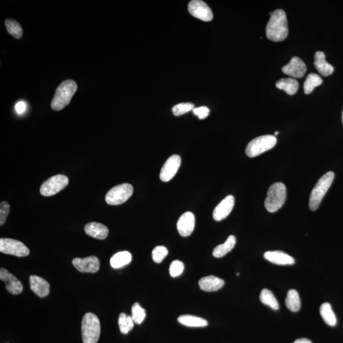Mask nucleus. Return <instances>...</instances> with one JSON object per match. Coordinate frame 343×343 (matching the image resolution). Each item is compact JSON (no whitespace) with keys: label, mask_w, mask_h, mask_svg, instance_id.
I'll list each match as a JSON object with an SVG mask.
<instances>
[{"label":"nucleus","mask_w":343,"mask_h":343,"mask_svg":"<svg viewBox=\"0 0 343 343\" xmlns=\"http://www.w3.org/2000/svg\"><path fill=\"white\" fill-rule=\"evenodd\" d=\"M314 66L318 73L323 77L333 74L334 67L331 64L328 63L326 60L325 53L321 51L315 53L314 56Z\"/></svg>","instance_id":"21"},{"label":"nucleus","mask_w":343,"mask_h":343,"mask_svg":"<svg viewBox=\"0 0 343 343\" xmlns=\"http://www.w3.org/2000/svg\"><path fill=\"white\" fill-rule=\"evenodd\" d=\"M132 261L131 254L128 251H121L116 253L110 259V264L115 269L120 268L131 263Z\"/></svg>","instance_id":"25"},{"label":"nucleus","mask_w":343,"mask_h":343,"mask_svg":"<svg viewBox=\"0 0 343 343\" xmlns=\"http://www.w3.org/2000/svg\"><path fill=\"white\" fill-rule=\"evenodd\" d=\"M342 122L343 124V110H342Z\"/></svg>","instance_id":"41"},{"label":"nucleus","mask_w":343,"mask_h":343,"mask_svg":"<svg viewBox=\"0 0 343 343\" xmlns=\"http://www.w3.org/2000/svg\"><path fill=\"white\" fill-rule=\"evenodd\" d=\"M278 134H279V132H275V136H277Z\"/></svg>","instance_id":"40"},{"label":"nucleus","mask_w":343,"mask_h":343,"mask_svg":"<svg viewBox=\"0 0 343 343\" xmlns=\"http://www.w3.org/2000/svg\"><path fill=\"white\" fill-rule=\"evenodd\" d=\"M133 186L128 183L115 186L108 191L106 198V203L111 205H118L125 203L133 194Z\"/></svg>","instance_id":"7"},{"label":"nucleus","mask_w":343,"mask_h":343,"mask_svg":"<svg viewBox=\"0 0 343 343\" xmlns=\"http://www.w3.org/2000/svg\"><path fill=\"white\" fill-rule=\"evenodd\" d=\"M264 257L270 263L278 265H293L295 263L293 257L280 250L268 251L264 253Z\"/></svg>","instance_id":"18"},{"label":"nucleus","mask_w":343,"mask_h":343,"mask_svg":"<svg viewBox=\"0 0 343 343\" xmlns=\"http://www.w3.org/2000/svg\"><path fill=\"white\" fill-rule=\"evenodd\" d=\"M276 86L280 90L284 91L288 95L293 96L299 88V83L294 78H282L276 83Z\"/></svg>","instance_id":"24"},{"label":"nucleus","mask_w":343,"mask_h":343,"mask_svg":"<svg viewBox=\"0 0 343 343\" xmlns=\"http://www.w3.org/2000/svg\"><path fill=\"white\" fill-rule=\"evenodd\" d=\"M177 320L182 325L190 328H205L208 326V322L204 318L193 315H182L178 318Z\"/></svg>","instance_id":"23"},{"label":"nucleus","mask_w":343,"mask_h":343,"mask_svg":"<svg viewBox=\"0 0 343 343\" xmlns=\"http://www.w3.org/2000/svg\"><path fill=\"white\" fill-rule=\"evenodd\" d=\"M184 269H185V265H184L183 262L175 260L172 262L171 266H170V275L174 278L179 277L183 274Z\"/></svg>","instance_id":"35"},{"label":"nucleus","mask_w":343,"mask_h":343,"mask_svg":"<svg viewBox=\"0 0 343 343\" xmlns=\"http://www.w3.org/2000/svg\"><path fill=\"white\" fill-rule=\"evenodd\" d=\"M287 190L284 184L275 183L270 186L264 202L267 210L271 213L277 212L285 204Z\"/></svg>","instance_id":"4"},{"label":"nucleus","mask_w":343,"mask_h":343,"mask_svg":"<svg viewBox=\"0 0 343 343\" xmlns=\"http://www.w3.org/2000/svg\"><path fill=\"white\" fill-rule=\"evenodd\" d=\"M0 280L5 283L7 291L13 295H17L23 291V285L21 281L6 269L2 268L0 269Z\"/></svg>","instance_id":"13"},{"label":"nucleus","mask_w":343,"mask_h":343,"mask_svg":"<svg viewBox=\"0 0 343 343\" xmlns=\"http://www.w3.org/2000/svg\"><path fill=\"white\" fill-rule=\"evenodd\" d=\"M259 298H260L262 303L271 308L273 310H279V302H278L274 293H273L271 291L267 290V288H264V290H262L261 292Z\"/></svg>","instance_id":"28"},{"label":"nucleus","mask_w":343,"mask_h":343,"mask_svg":"<svg viewBox=\"0 0 343 343\" xmlns=\"http://www.w3.org/2000/svg\"><path fill=\"white\" fill-rule=\"evenodd\" d=\"M29 285L31 290L40 298H45L50 293V284L47 280L37 275L29 277Z\"/></svg>","instance_id":"17"},{"label":"nucleus","mask_w":343,"mask_h":343,"mask_svg":"<svg viewBox=\"0 0 343 343\" xmlns=\"http://www.w3.org/2000/svg\"><path fill=\"white\" fill-rule=\"evenodd\" d=\"M266 37L272 41H283L288 36L287 16L282 9L272 13L266 28Z\"/></svg>","instance_id":"1"},{"label":"nucleus","mask_w":343,"mask_h":343,"mask_svg":"<svg viewBox=\"0 0 343 343\" xmlns=\"http://www.w3.org/2000/svg\"><path fill=\"white\" fill-rule=\"evenodd\" d=\"M193 112L194 114L197 116L200 120H204V119L206 118L209 115L210 113L209 108L206 106L194 108Z\"/></svg>","instance_id":"37"},{"label":"nucleus","mask_w":343,"mask_h":343,"mask_svg":"<svg viewBox=\"0 0 343 343\" xmlns=\"http://www.w3.org/2000/svg\"><path fill=\"white\" fill-rule=\"evenodd\" d=\"M276 137L272 135H265L256 137L248 143L245 153L248 157L253 158L272 149L276 145Z\"/></svg>","instance_id":"6"},{"label":"nucleus","mask_w":343,"mask_h":343,"mask_svg":"<svg viewBox=\"0 0 343 343\" xmlns=\"http://www.w3.org/2000/svg\"><path fill=\"white\" fill-rule=\"evenodd\" d=\"M135 323L131 316L121 313L119 315L118 326L121 333L127 334L134 328Z\"/></svg>","instance_id":"30"},{"label":"nucleus","mask_w":343,"mask_h":343,"mask_svg":"<svg viewBox=\"0 0 343 343\" xmlns=\"http://www.w3.org/2000/svg\"><path fill=\"white\" fill-rule=\"evenodd\" d=\"M194 108V104L186 102V103H180L175 105L172 107V113L176 117L185 114L186 113L191 112Z\"/></svg>","instance_id":"33"},{"label":"nucleus","mask_w":343,"mask_h":343,"mask_svg":"<svg viewBox=\"0 0 343 343\" xmlns=\"http://www.w3.org/2000/svg\"><path fill=\"white\" fill-rule=\"evenodd\" d=\"M198 285L202 291L214 292L220 290L225 285V281L214 275L202 278L199 280Z\"/></svg>","instance_id":"19"},{"label":"nucleus","mask_w":343,"mask_h":343,"mask_svg":"<svg viewBox=\"0 0 343 343\" xmlns=\"http://www.w3.org/2000/svg\"><path fill=\"white\" fill-rule=\"evenodd\" d=\"M9 211L10 205L7 202H2L0 204V225L3 226L6 222Z\"/></svg>","instance_id":"36"},{"label":"nucleus","mask_w":343,"mask_h":343,"mask_svg":"<svg viewBox=\"0 0 343 343\" xmlns=\"http://www.w3.org/2000/svg\"><path fill=\"white\" fill-rule=\"evenodd\" d=\"M306 71V66L298 57H294L287 65L282 67L283 74L295 78H301Z\"/></svg>","instance_id":"14"},{"label":"nucleus","mask_w":343,"mask_h":343,"mask_svg":"<svg viewBox=\"0 0 343 343\" xmlns=\"http://www.w3.org/2000/svg\"><path fill=\"white\" fill-rule=\"evenodd\" d=\"M195 226V217L192 212H186L180 216L177 223L178 232L184 237L190 236Z\"/></svg>","instance_id":"16"},{"label":"nucleus","mask_w":343,"mask_h":343,"mask_svg":"<svg viewBox=\"0 0 343 343\" xmlns=\"http://www.w3.org/2000/svg\"><path fill=\"white\" fill-rule=\"evenodd\" d=\"M131 317L135 323L141 324L147 317V312L138 302H136L132 307Z\"/></svg>","instance_id":"32"},{"label":"nucleus","mask_w":343,"mask_h":343,"mask_svg":"<svg viewBox=\"0 0 343 343\" xmlns=\"http://www.w3.org/2000/svg\"><path fill=\"white\" fill-rule=\"evenodd\" d=\"M101 334V325L98 317L87 313L83 317L82 334L83 343H97Z\"/></svg>","instance_id":"5"},{"label":"nucleus","mask_w":343,"mask_h":343,"mask_svg":"<svg viewBox=\"0 0 343 343\" xmlns=\"http://www.w3.org/2000/svg\"><path fill=\"white\" fill-rule=\"evenodd\" d=\"M234 205V198L233 196L228 195L225 197L222 201L215 207L213 212V218L216 221H221L225 220L233 210Z\"/></svg>","instance_id":"15"},{"label":"nucleus","mask_w":343,"mask_h":343,"mask_svg":"<svg viewBox=\"0 0 343 343\" xmlns=\"http://www.w3.org/2000/svg\"><path fill=\"white\" fill-rule=\"evenodd\" d=\"M188 11L193 17L205 22L213 20V13L206 3L201 0H192L188 4Z\"/></svg>","instance_id":"10"},{"label":"nucleus","mask_w":343,"mask_h":343,"mask_svg":"<svg viewBox=\"0 0 343 343\" xmlns=\"http://www.w3.org/2000/svg\"><path fill=\"white\" fill-rule=\"evenodd\" d=\"M84 229L86 234L99 240L106 239L109 233L107 227L99 223L92 222L86 224Z\"/></svg>","instance_id":"20"},{"label":"nucleus","mask_w":343,"mask_h":343,"mask_svg":"<svg viewBox=\"0 0 343 343\" xmlns=\"http://www.w3.org/2000/svg\"><path fill=\"white\" fill-rule=\"evenodd\" d=\"M334 179V173L328 172L320 178L310 194L309 207L310 210L315 211L319 207L324 196L330 188Z\"/></svg>","instance_id":"3"},{"label":"nucleus","mask_w":343,"mask_h":343,"mask_svg":"<svg viewBox=\"0 0 343 343\" xmlns=\"http://www.w3.org/2000/svg\"><path fill=\"white\" fill-rule=\"evenodd\" d=\"M73 264L78 272L95 274L99 270L100 261L95 256H89L85 258H75Z\"/></svg>","instance_id":"12"},{"label":"nucleus","mask_w":343,"mask_h":343,"mask_svg":"<svg viewBox=\"0 0 343 343\" xmlns=\"http://www.w3.org/2000/svg\"><path fill=\"white\" fill-rule=\"evenodd\" d=\"M169 251L166 247L157 246L153 250L152 258L156 263H160L168 255Z\"/></svg>","instance_id":"34"},{"label":"nucleus","mask_w":343,"mask_h":343,"mask_svg":"<svg viewBox=\"0 0 343 343\" xmlns=\"http://www.w3.org/2000/svg\"><path fill=\"white\" fill-rule=\"evenodd\" d=\"M68 184L69 179L66 175H54L42 184L40 188V193L44 196L55 195L64 190Z\"/></svg>","instance_id":"8"},{"label":"nucleus","mask_w":343,"mask_h":343,"mask_svg":"<svg viewBox=\"0 0 343 343\" xmlns=\"http://www.w3.org/2000/svg\"><path fill=\"white\" fill-rule=\"evenodd\" d=\"M26 109V105L25 104V102L23 101H20L17 102V104H16L15 106V110L16 112L18 113V114L21 115L23 114V113L25 112V110Z\"/></svg>","instance_id":"38"},{"label":"nucleus","mask_w":343,"mask_h":343,"mask_svg":"<svg viewBox=\"0 0 343 343\" xmlns=\"http://www.w3.org/2000/svg\"><path fill=\"white\" fill-rule=\"evenodd\" d=\"M0 252L17 256V257H25L29 255V250L23 242L14 239H0Z\"/></svg>","instance_id":"9"},{"label":"nucleus","mask_w":343,"mask_h":343,"mask_svg":"<svg viewBox=\"0 0 343 343\" xmlns=\"http://www.w3.org/2000/svg\"><path fill=\"white\" fill-rule=\"evenodd\" d=\"M322 83V79L319 75L315 74H310L307 76L304 83L303 88L304 93L310 94L312 93L315 87Z\"/></svg>","instance_id":"29"},{"label":"nucleus","mask_w":343,"mask_h":343,"mask_svg":"<svg viewBox=\"0 0 343 343\" xmlns=\"http://www.w3.org/2000/svg\"><path fill=\"white\" fill-rule=\"evenodd\" d=\"M293 343H312V342L306 338H301L296 340Z\"/></svg>","instance_id":"39"},{"label":"nucleus","mask_w":343,"mask_h":343,"mask_svg":"<svg viewBox=\"0 0 343 343\" xmlns=\"http://www.w3.org/2000/svg\"><path fill=\"white\" fill-rule=\"evenodd\" d=\"M285 304L287 309L293 312H298L301 309V300L298 291L291 290L288 291L285 299Z\"/></svg>","instance_id":"26"},{"label":"nucleus","mask_w":343,"mask_h":343,"mask_svg":"<svg viewBox=\"0 0 343 343\" xmlns=\"http://www.w3.org/2000/svg\"><path fill=\"white\" fill-rule=\"evenodd\" d=\"M8 32L15 39H21L23 35V30L18 22L8 19L5 22Z\"/></svg>","instance_id":"31"},{"label":"nucleus","mask_w":343,"mask_h":343,"mask_svg":"<svg viewBox=\"0 0 343 343\" xmlns=\"http://www.w3.org/2000/svg\"><path fill=\"white\" fill-rule=\"evenodd\" d=\"M320 313L324 322L328 324V326L334 327L336 325L337 318L333 309H332L331 304L328 303V302H325V303L321 305Z\"/></svg>","instance_id":"27"},{"label":"nucleus","mask_w":343,"mask_h":343,"mask_svg":"<svg viewBox=\"0 0 343 343\" xmlns=\"http://www.w3.org/2000/svg\"><path fill=\"white\" fill-rule=\"evenodd\" d=\"M77 84L74 80H67L57 88L51 107L54 111H61L69 104L77 91Z\"/></svg>","instance_id":"2"},{"label":"nucleus","mask_w":343,"mask_h":343,"mask_svg":"<svg viewBox=\"0 0 343 343\" xmlns=\"http://www.w3.org/2000/svg\"><path fill=\"white\" fill-rule=\"evenodd\" d=\"M237 242L236 237L233 236H229L223 244L219 245L213 250V256L216 258H221L230 252L236 246Z\"/></svg>","instance_id":"22"},{"label":"nucleus","mask_w":343,"mask_h":343,"mask_svg":"<svg viewBox=\"0 0 343 343\" xmlns=\"http://www.w3.org/2000/svg\"><path fill=\"white\" fill-rule=\"evenodd\" d=\"M182 164V158L178 155H174L167 159L161 169L160 178L163 182H169L175 175Z\"/></svg>","instance_id":"11"}]
</instances>
